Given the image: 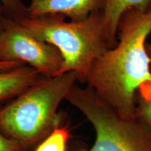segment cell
I'll return each instance as SVG.
<instances>
[{
    "label": "cell",
    "instance_id": "6",
    "mask_svg": "<svg viewBox=\"0 0 151 151\" xmlns=\"http://www.w3.org/2000/svg\"><path fill=\"white\" fill-rule=\"evenodd\" d=\"M106 0H31L29 17L61 14L70 20H81L104 8Z\"/></svg>",
    "mask_w": 151,
    "mask_h": 151
},
{
    "label": "cell",
    "instance_id": "11",
    "mask_svg": "<svg viewBox=\"0 0 151 151\" xmlns=\"http://www.w3.org/2000/svg\"><path fill=\"white\" fill-rule=\"evenodd\" d=\"M6 16L19 21L29 17L27 6L21 0H0Z\"/></svg>",
    "mask_w": 151,
    "mask_h": 151
},
{
    "label": "cell",
    "instance_id": "3",
    "mask_svg": "<svg viewBox=\"0 0 151 151\" xmlns=\"http://www.w3.org/2000/svg\"><path fill=\"white\" fill-rule=\"evenodd\" d=\"M76 81L68 71L32 86L0 109L1 131L29 148L40 143L58 125V106Z\"/></svg>",
    "mask_w": 151,
    "mask_h": 151
},
{
    "label": "cell",
    "instance_id": "7",
    "mask_svg": "<svg viewBox=\"0 0 151 151\" xmlns=\"http://www.w3.org/2000/svg\"><path fill=\"white\" fill-rule=\"evenodd\" d=\"M46 78L27 65L9 70H0V102L16 98Z\"/></svg>",
    "mask_w": 151,
    "mask_h": 151
},
{
    "label": "cell",
    "instance_id": "4",
    "mask_svg": "<svg viewBox=\"0 0 151 151\" xmlns=\"http://www.w3.org/2000/svg\"><path fill=\"white\" fill-rule=\"evenodd\" d=\"M65 99L83 113L95 130L92 148L80 151H151V137L132 119L119 116L90 87L74 85Z\"/></svg>",
    "mask_w": 151,
    "mask_h": 151
},
{
    "label": "cell",
    "instance_id": "1",
    "mask_svg": "<svg viewBox=\"0 0 151 151\" xmlns=\"http://www.w3.org/2000/svg\"><path fill=\"white\" fill-rule=\"evenodd\" d=\"M150 33L151 4L128 9L119 20L117 44L94 60L88 75V86L122 118H134L138 90L151 81Z\"/></svg>",
    "mask_w": 151,
    "mask_h": 151
},
{
    "label": "cell",
    "instance_id": "12",
    "mask_svg": "<svg viewBox=\"0 0 151 151\" xmlns=\"http://www.w3.org/2000/svg\"><path fill=\"white\" fill-rule=\"evenodd\" d=\"M29 147L7 137L0 129V151H29Z\"/></svg>",
    "mask_w": 151,
    "mask_h": 151
},
{
    "label": "cell",
    "instance_id": "9",
    "mask_svg": "<svg viewBox=\"0 0 151 151\" xmlns=\"http://www.w3.org/2000/svg\"><path fill=\"white\" fill-rule=\"evenodd\" d=\"M69 136L67 128L56 126L34 151H66Z\"/></svg>",
    "mask_w": 151,
    "mask_h": 151
},
{
    "label": "cell",
    "instance_id": "5",
    "mask_svg": "<svg viewBox=\"0 0 151 151\" xmlns=\"http://www.w3.org/2000/svg\"><path fill=\"white\" fill-rule=\"evenodd\" d=\"M0 60L22 62L47 78L62 74L64 62L55 47L37 39L6 16L0 30Z\"/></svg>",
    "mask_w": 151,
    "mask_h": 151
},
{
    "label": "cell",
    "instance_id": "2",
    "mask_svg": "<svg viewBox=\"0 0 151 151\" xmlns=\"http://www.w3.org/2000/svg\"><path fill=\"white\" fill-rule=\"evenodd\" d=\"M61 14L27 17L19 20L28 33L59 50L63 58L61 73L73 71L77 81L86 83L91 67L111 48L106 35L103 10L81 20L67 22Z\"/></svg>",
    "mask_w": 151,
    "mask_h": 151
},
{
    "label": "cell",
    "instance_id": "13",
    "mask_svg": "<svg viewBox=\"0 0 151 151\" xmlns=\"http://www.w3.org/2000/svg\"><path fill=\"white\" fill-rule=\"evenodd\" d=\"M6 15L5 9L4 8L2 4L0 1V30L2 27V22ZM25 65L20 62H4L0 60V70H9V69H14V68L20 67V66Z\"/></svg>",
    "mask_w": 151,
    "mask_h": 151
},
{
    "label": "cell",
    "instance_id": "8",
    "mask_svg": "<svg viewBox=\"0 0 151 151\" xmlns=\"http://www.w3.org/2000/svg\"><path fill=\"white\" fill-rule=\"evenodd\" d=\"M151 4V0H106L103 9L106 35L113 48L118 42L117 32L120 17L128 9L134 7H146Z\"/></svg>",
    "mask_w": 151,
    "mask_h": 151
},
{
    "label": "cell",
    "instance_id": "10",
    "mask_svg": "<svg viewBox=\"0 0 151 151\" xmlns=\"http://www.w3.org/2000/svg\"><path fill=\"white\" fill-rule=\"evenodd\" d=\"M140 99V115L151 124V81L143 84L137 91Z\"/></svg>",
    "mask_w": 151,
    "mask_h": 151
},
{
    "label": "cell",
    "instance_id": "14",
    "mask_svg": "<svg viewBox=\"0 0 151 151\" xmlns=\"http://www.w3.org/2000/svg\"><path fill=\"white\" fill-rule=\"evenodd\" d=\"M146 49H147V52H148V55H149V57H150V59L151 60V43L147 42Z\"/></svg>",
    "mask_w": 151,
    "mask_h": 151
}]
</instances>
